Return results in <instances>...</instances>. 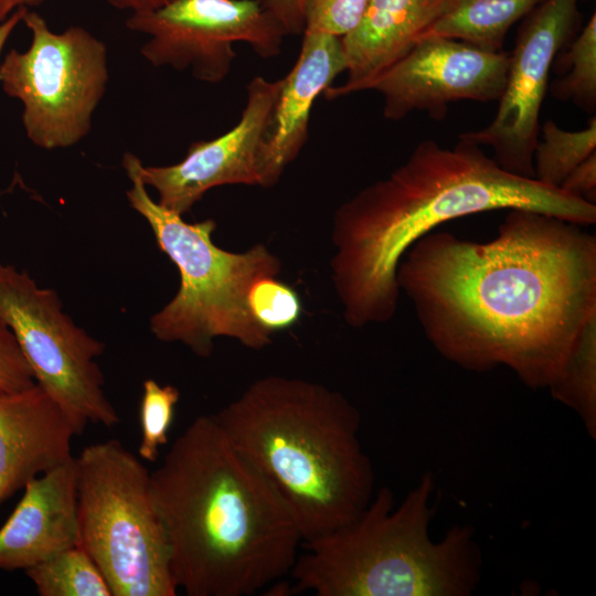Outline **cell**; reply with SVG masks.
Wrapping results in <instances>:
<instances>
[{"instance_id":"obj_1","label":"cell","mask_w":596,"mask_h":596,"mask_svg":"<svg viewBox=\"0 0 596 596\" xmlns=\"http://www.w3.org/2000/svg\"><path fill=\"white\" fill-rule=\"evenodd\" d=\"M584 227L511 209L487 242L429 232L402 257L397 284L447 361L472 372L504 365L545 389L596 318V236Z\"/></svg>"},{"instance_id":"obj_2","label":"cell","mask_w":596,"mask_h":596,"mask_svg":"<svg viewBox=\"0 0 596 596\" xmlns=\"http://www.w3.org/2000/svg\"><path fill=\"white\" fill-rule=\"evenodd\" d=\"M511 209L596 223V204L504 170L470 140L459 137L453 148L421 141L386 178L334 212L330 267L347 323L362 328L395 316L397 267L421 237L455 219Z\"/></svg>"},{"instance_id":"obj_3","label":"cell","mask_w":596,"mask_h":596,"mask_svg":"<svg viewBox=\"0 0 596 596\" xmlns=\"http://www.w3.org/2000/svg\"><path fill=\"white\" fill-rule=\"evenodd\" d=\"M150 478L178 589L248 596L290 574L299 529L213 414L188 425Z\"/></svg>"},{"instance_id":"obj_4","label":"cell","mask_w":596,"mask_h":596,"mask_svg":"<svg viewBox=\"0 0 596 596\" xmlns=\"http://www.w3.org/2000/svg\"><path fill=\"white\" fill-rule=\"evenodd\" d=\"M312 541L354 521L374 491L361 416L341 393L299 377L254 381L213 414Z\"/></svg>"},{"instance_id":"obj_5","label":"cell","mask_w":596,"mask_h":596,"mask_svg":"<svg viewBox=\"0 0 596 596\" xmlns=\"http://www.w3.org/2000/svg\"><path fill=\"white\" fill-rule=\"evenodd\" d=\"M434 475L425 472L395 508L381 488L351 523L312 541L290 572L294 590L318 596H469L482 556L469 525H454L434 542Z\"/></svg>"},{"instance_id":"obj_6","label":"cell","mask_w":596,"mask_h":596,"mask_svg":"<svg viewBox=\"0 0 596 596\" xmlns=\"http://www.w3.org/2000/svg\"><path fill=\"white\" fill-rule=\"evenodd\" d=\"M141 164L134 153L124 155L123 167L132 183L126 192L128 202L148 222L158 247L180 273L178 292L150 319L151 332L163 342H181L203 358L211 355L216 337L235 339L254 350L270 344L272 336L248 310L247 294L258 278L278 275V257L264 244L242 253L216 246L212 219L188 223L150 198Z\"/></svg>"},{"instance_id":"obj_7","label":"cell","mask_w":596,"mask_h":596,"mask_svg":"<svg viewBox=\"0 0 596 596\" xmlns=\"http://www.w3.org/2000/svg\"><path fill=\"white\" fill-rule=\"evenodd\" d=\"M78 546L95 561L113 596H175L170 550L150 472L120 440L75 457Z\"/></svg>"},{"instance_id":"obj_8","label":"cell","mask_w":596,"mask_h":596,"mask_svg":"<svg viewBox=\"0 0 596 596\" xmlns=\"http://www.w3.org/2000/svg\"><path fill=\"white\" fill-rule=\"evenodd\" d=\"M22 21L32 41L25 52L6 54L2 88L22 102V123L35 146L51 150L76 145L89 132L106 91V45L82 26L55 33L35 11L28 10Z\"/></svg>"},{"instance_id":"obj_9","label":"cell","mask_w":596,"mask_h":596,"mask_svg":"<svg viewBox=\"0 0 596 596\" xmlns=\"http://www.w3.org/2000/svg\"><path fill=\"white\" fill-rule=\"evenodd\" d=\"M0 324L12 331L36 384L62 408L76 436L88 424L113 427L120 422L96 362L104 344L62 311L55 290L0 264Z\"/></svg>"},{"instance_id":"obj_10","label":"cell","mask_w":596,"mask_h":596,"mask_svg":"<svg viewBox=\"0 0 596 596\" xmlns=\"http://www.w3.org/2000/svg\"><path fill=\"white\" fill-rule=\"evenodd\" d=\"M126 26L149 36L140 52L153 66L190 70L206 83H220L230 73L236 52L247 43L260 57L281 51L283 25L257 0H174L153 11L131 13Z\"/></svg>"},{"instance_id":"obj_11","label":"cell","mask_w":596,"mask_h":596,"mask_svg":"<svg viewBox=\"0 0 596 596\" xmlns=\"http://www.w3.org/2000/svg\"><path fill=\"white\" fill-rule=\"evenodd\" d=\"M579 0H542L519 28L498 111L485 128L459 137L488 146L504 170L534 178L533 152L550 72L581 28Z\"/></svg>"},{"instance_id":"obj_12","label":"cell","mask_w":596,"mask_h":596,"mask_svg":"<svg viewBox=\"0 0 596 596\" xmlns=\"http://www.w3.org/2000/svg\"><path fill=\"white\" fill-rule=\"evenodd\" d=\"M510 54L490 52L444 36H425L358 92L383 96V116L401 120L415 110L443 120L457 100L499 102L505 87Z\"/></svg>"},{"instance_id":"obj_13","label":"cell","mask_w":596,"mask_h":596,"mask_svg":"<svg viewBox=\"0 0 596 596\" xmlns=\"http://www.w3.org/2000/svg\"><path fill=\"white\" fill-rule=\"evenodd\" d=\"M280 86L281 78L254 77L246 87L241 118L231 130L190 145L178 163L141 164V179L157 190L158 203L182 215L215 187H263V143Z\"/></svg>"},{"instance_id":"obj_14","label":"cell","mask_w":596,"mask_h":596,"mask_svg":"<svg viewBox=\"0 0 596 596\" xmlns=\"http://www.w3.org/2000/svg\"><path fill=\"white\" fill-rule=\"evenodd\" d=\"M74 436L65 413L39 384L0 391V508L30 480L72 459Z\"/></svg>"},{"instance_id":"obj_15","label":"cell","mask_w":596,"mask_h":596,"mask_svg":"<svg viewBox=\"0 0 596 596\" xmlns=\"http://www.w3.org/2000/svg\"><path fill=\"white\" fill-rule=\"evenodd\" d=\"M0 528V570L18 571L78 545L75 457L30 480Z\"/></svg>"},{"instance_id":"obj_16","label":"cell","mask_w":596,"mask_h":596,"mask_svg":"<svg viewBox=\"0 0 596 596\" xmlns=\"http://www.w3.org/2000/svg\"><path fill=\"white\" fill-rule=\"evenodd\" d=\"M347 70L341 38L304 31L299 55L285 77L263 143V187L275 185L308 139L316 98Z\"/></svg>"},{"instance_id":"obj_17","label":"cell","mask_w":596,"mask_h":596,"mask_svg":"<svg viewBox=\"0 0 596 596\" xmlns=\"http://www.w3.org/2000/svg\"><path fill=\"white\" fill-rule=\"evenodd\" d=\"M457 0H369L359 24L342 45L348 79L323 94L334 99L358 92L397 60L447 13Z\"/></svg>"},{"instance_id":"obj_18","label":"cell","mask_w":596,"mask_h":596,"mask_svg":"<svg viewBox=\"0 0 596 596\" xmlns=\"http://www.w3.org/2000/svg\"><path fill=\"white\" fill-rule=\"evenodd\" d=\"M542 0H457L424 33L469 43L485 51H502L510 28ZM419 39V40H421Z\"/></svg>"},{"instance_id":"obj_19","label":"cell","mask_w":596,"mask_h":596,"mask_svg":"<svg viewBox=\"0 0 596 596\" xmlns=\"http://www.w3.org/2000/svg\"><path fill=\"white\" fill-rule=\"evenodd\" d=\"M24 572L40 596H113L95 561L78 545Z\"/></svg>"},{"instance_id":"obj_20","label":"cell","mask_w":596,"mask_h":596,"mask_svg":"<svg viewBox=\"0 0 596 596\" xmlns=\"http://www.w3.org/2000/svg\"><path fill=\"white\" fill-rule=\"evenodd\" d=\"M554 400L574 409L596 439V318L584 328L557 379L547 387Z\"/></svg>"},{"instance_id":"obj_21","label":"cell","mask_w":596,"mask_h":596,"mask_svg":"<svg viewBox=\"0 0 596 596\" xmlns=\"http://www.w3.org/2000/svg\"><path fill=\"white\" fill-rule=\"evenodd\" d=\"M552 70L560 77L551 86V94L572 102L586 113L596 110V14L575 38L557 54Z\"/></svg>"},{"instance_id":"obj_22","label":"cell","mask_w":596,"mask_h":596,"mask_svg":"<svg viewBox=\"0 0 596 596\" xmlns=\"http://www.w3.org/2000/svg\"><path fill=\"white\" fill-rule=\"evenodd\" d=\"M541 136L533 152L534 179L560 188L566 175L596 151V117L589 119L586 128L575 131L545 120Z\"/></svg>"},{"instance_id":"obj_23","label":"cell","mask_w":596,"mask_h":596,"mask_svg":"<svg viewBox=\"0 0 596 596\" xmlns=\"http://www.w3.org/2000/svg\"><path fill=\"white\" fill-rule=\"evenodd\" d=\"M180 392L173 385H160L148 379L142 384V396L139 407L140 459L155 462L159 458L160 447L169 440V432L174 418Z\"/></svg>"},{"instance_id":"obj_24","label":"cell","mask_w":596,"mask_h":596,"mask_svg":"<svg viewBox=\"0 0 596 596\" xmlns=\"http://www.w3.org/2000/svg\"><path fill=\"white\" fill-rule=\"evenodd\" d=\"M247 307L255 322L270 336L298 323L302 312L298 292L276 276H264L253 283Z\"/></svg>"},{"instance_id":"obj_25","label":"cell","mask_w":596,"mask_h":596,"mask_svg":"<svg viewBox=\"0 0 596 596\" xmlns=\"http://www.w3.org/2000/svg\"><path fill=\"white\" fill-rule=\"evenodd\" d=\"M369 0H306L304 31L343 38L360 22Z\"/></svg>"},{"instance_id":"obj_26","label":"cell","mask_w":596,"mask_h":596,"mask_svg":"<svg viewBox=\"0 0 596 596\" xmlns=\"http://www.w3.org/2000/svg\"><path fill=\"white\" fill-rule=\"evenodd\" d=\"M33 372L12 331L0 324V391H19L35 384Z\"/></svg>"},{"instance_id":"obj_27","label":"cell","mask_w":596,"mask_h":596,"mask_svg":"<svg viewBox=\"0 0 596 596\" xmlns=\"http://www.w3.org/2000/svg\"><path fill=\"white\" fill-rule=\"evenodd\" d=\"M560 189L596 204V151L578 163L566 175Z\"/></svg>"},{"instance_id":"obj_28","label":"cell","mask_w":596,"mask_h":596,"mask_svg":"<svg viewBox=\"0 0 596 596\" xmlns=\"http://www.w3.org/2000/svg\"><path fill=\"white\" fill-rule=\"evenodd\" d=\"M306 0H264L267 9L283 25L287 34L304 33V6Z\"/></svg>"},{"instance_id":"obj_29","label":"cell","mask_w":596,"mask_h":596,"mask_svg":"<svg viewBox=\"0 0 596 596\" xmlns=\"http://www.w3.org/2000/svg\"><path fill=\"white\" fill-rule=\"evenodd\" d=\"M108 3L120 10H130L131 13L158 10L174 0H107Z\"/></svg>"},{"instance_id":"obj_30","label":"cell","mask_w":596,"mask_h":596,"mask_svg":"<svg viewBox=\"0 0 596 596\" xmlns=\"http://www.w3.org/2000/svg\"><path fill=\"white\" fill-rule=\"evenodd\" d=\"M28 10L29 9L24 7L17 9L0 24V55L8 38L13 32L18 23L22 21Z\"/></svg>"},{"instance_id":"obj_31","label":"cell","mask_w":596,"mask_h":596,"mask_svg":"<svg viewBox=\"0 0 596 596\" xmlns=\"http://www.w3.org/2000/svg\"><path fill=\"white\" fill-rule=\"evenodd\" d=\"M45 0H0V24L17 9L39 7Z\"/></svg>"}]
</instances>
